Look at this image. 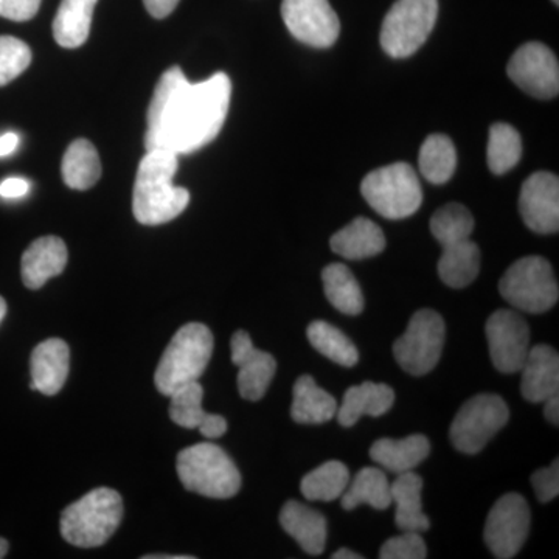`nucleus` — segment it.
I'll list each match as a JSON object with an SVG mask.
<instances>
[{
    "label": "nucleus",
    "mask_w": 559,
    "mask_h": 559,
    "mask_svg": "<svg viewBox=\"0 0 559 559\" xmlns=\"http://www.w3.org/2000/svg\"><path fill=\"white\" fill-rule=\"evenodd\" d=\"M231 83L218 72L202 83H190L175 66L160 76L148 116L146 151L190 154L218 138L229 114Z\"/></svg>",
    "instance_id": "obj_1"
},
{
    "label": "nucleus",
    "mask_w": 559,
    "mask_h": 559,
    "mask_svg": "<svg viewBox=\"0 0 559 559\" xmlns=\"http://www.w3.org/2000/svg\"><path fill=\"white\" fill-rule=\"evenodd\" d=\"M179 170L178 154L146 151L140 160L132 191V212L143 226H160L178 218L190 202V191L173 183Z\"/></svg>",
    "instance_id": "obj_2"
},
{
    "label": "nucleus",
    "mask_w": 559,
    "mask_h": 559,
    "mask_svg": "<svg viewBox=\"0 0 559 559\" xmlns=\"http://www.w3.org/2000/svg\"><path fill=\"white\" fill-rule=\"evenodd\" d=\"M123 516V500L116 489L97 488L62 511L61 535L72 546L94 549L108 543Z\"/></svg>",
    "instance_id": "obj_3"
},
{
    "label": "nucleus",
    "mask_w": 559,
    "mask_h": 559,
    "mask_svg": "<svg viewBox=\"0 0 559 559\" xmlns=\"http://www.w3.org/2000/svg\"><path fill=\"white\" fill-rule=\"evenodd\" d=\"M213 334L202 323H187L173 336L157 366L154 382L162 395L200 380L213 353Z\"/></svg>",
    "instance_id": "obj_4"
},
{
    "label": "nucleus",
    "mask_w": 559,
    "mask_h": 559,
    "mask_svg": "<svg viewBox=\"0 0 559 559\" xmlns=\"http://www.w3.org/2000/svg\"><path fill=\"white\" fill-rule=\"evenodd\" d=\"M176 469L183 487L212 499H230L240 491L241 474L227 452L215 443L180 451Z\"/></svg>",
    "instance_id": "obj_5"
},
{
    "label": "nucleus",
    "mask_w": 559,
    "mask_h": 559,
    "mask_svg": "<svg viewBox=\"0 0 559 559\" xmlns=\"http://www.w3.org/2000/svg\"><path fill=\"white\" fill-rule=\"evenodd\" d=\"M360 193L374 212L388 219L409 218L423 202L417 173L404 162L371 171L360 183Z\"/></svg>",
    "instance_id": "obj_6"
},
{
    "label": "nucleus",
    "mask_w": 559,
    "mask_h": 559,
    "mask_svg": "<svg viewBox=\"0 0 559 559\" xmlns=\"http://www.w3.org/2000/svg\"><path fill=\"white\" fill-rule=\"evenodd\" d=\"M499 290L511 307L528 314H543L551 310L559 299L551 264L538 255L524 257L511 264L500 278Z\"/></svg>",
    "instance_id": "obj_7"
},
{
    "label": "nucleus",
    "mask_w": 559,
    "mask_h": 559,
    "mask_svg": "<svg viewBox=\"0 0 559 559\" xmlns=\"http://www.w3.org/2000/svg\"><path fill=\"white\" fill-rule=\"evenodd\" d=\"M439 17V0H396L381 28V46L392 58L417 53Z\"/></svg>",
    "instance_id": "obj_8"
},
{
    "label": "nucleus",
    "mask_w": 559,
    "mask_h": 559,
    "mask_svg": "<svg viewBox=\"0 0 559 559\" xmlns=\"http://www.w3.org/2000/svg\"><path fill=\"white\" fill-rule=\"evenodd\" d=\"M506 401L495 393H480L466 401L451 425V441L463 454H479L488 441L509 423Z\"/></svg>",
    "instance_id": "obj_9"
},
{
    "label": "nucleus",
    "mask_w": 559,
    "mask_h": 559,
    "mask_svg": "<svg viewBox=\"0 0 559 559\" xmlns=\"http://www.w3.org/2000/svg\"><path fill=\"white\" fill-rule=\"evenodd\" d=\"M444 333L447 326L439 312H415L406 333L393 345V355L401 369L412 377H425L436 369L443 352Z\"/></svg>",
    "instance_id": "obj_10"
},
{
    "label": "nucleus",
    "mask_w": 559,
    "mask_h": 559,
    "mask_svg": "<svg viewBox=\"0 0 559 559\" xmlns=\"http://www.w3.org/2000/svg\"><path fill=\"white\" fill-rule=\"evenodd\" d=\"M530 533L527 500L518 492L502 496L489 510L484 538L489 551L499 559L520 554Z\"/></svg>",
    "instance_id": "obj_11"
},
{
    "label": "nucleus",
    "mask_w": 559,
    "mask_h": 559,
    "mask_svg": "<svg viewBox=\"0 0 559 559\" xmlns=\"http://www.w3.org/2000/svg\"><path fill=\"white\" fill-rule=\"evenodd\" d=\"M507 73L525 94L551 100L559 94L558 58L540 43H527L514 51Z\"/></svg>",
    "instance_id": "obj_12"
},
{
    "label": "nucleus",
    "mask_w": 559,
    "mask_h": 559,
    "mask_svg": "<svg viewBox=\"0 0 559 559\" xmlns=\"http://www.w3.org/2000/svg\"><path fill=\"white\" fill-rule=\"evenodd\" d=\"M282 16L290 35L316 49L340 38L341 22L329 0H283Z\"/></svg>",
    "instance_id": "obj_13"
},
{
    "label": "nucleus",
    "mask_w": 559,
    "mask_h": 559,
    "mask_svg": "<svg viewBox=\"0 0 559 559\" xmlns=\"http://www.w3.org/2000/svg\"><path fill=\"white\" fill-rule=\"evenodd\" d=\"M489 358L500 373L521 371L530 352L528 323L520 312L499 310L489 316L487 326Z\"/></svg>",
    "instance_id": "obj_14"
},
{
    "label": "nucleus",
    "mask_w": 559,
    "mask_h": 559,
    "mask_svg": "<svg viewBox=\"0 0 559 559\" xmlns=\"http://www.w3.org/2000/svg\"><path fill=\"white\" fill-rule=\"evenodd\" d=\"M520 212L525 226L540 235L559 229V180L551 173L530 176L521 189Z\"/></svg>",
    "instance_id": "obj_15"
},
{
    "label": "nucleus",
    "mask_w": 559,
    "mask_h": 559,
    "mask_svg": "<svg viewBox=\"0 0 559 559\" xmlns=\"http://www.w3.org/2000/svg\"><path fill=\"white\" fill-rule=\"evenodd\" d=\"M230 349L231 362L238 367L240 395L248 401H260L274 380L277 360L270 353L257 348L242 330L231 336Z\"/></svg>",
    "instance_id": "obj_16"
},
{
    "label": "nucleus",
    "mask_w": 559,
    "mask_h": 559,
    "mask_svg": "<svg viewBox=\"0 0 559 559\" xmlns=\"http://www.w3.org/2000/svg\"><path fill=\"white\" fill-rule=\"evenodd\" d=\"M521 371V393L528 403H544L559 392V356L549 345L530 348Z\"/></svg>",
    "instance_id": "obj_17"
},
{
    "label": "nucleus",
    "mask_w": 559,
    "mask_h": 559,
    "mask_svg": "<svg viewBox=\"0 0 559 559\" xmlns=\"http://www.w3.org/2000/svg\"><path fill=\"white\" fill-rule=\"evenodd\" d=\"M68 264V248L58 237H43L33 241L22 255V282L28 289H39L47 280L57 277Z\"/></svg>",
    "instance_id": "obj_18"
},
{
    "label": "nucleus",
    "mask_w": 559,
    "mask_h": 559,
    "mask_svg": "<svg viewBox=\"0 0 559 559\" xmlns=\"http://www.w3.org/2000/svg\"><path fill=\"white\" fill-rule=\"evenodd\" d=\"M69 362L70 349L64 341L40 342L32 353L31 389L49 396L60 393L69 377Z\"/></svg>",
    "instance_id": "obj_19"
},
{
    "label": "nucleus",
    "mask_w": 559,
    "mask_h": 559,
    "mask_svg": "<svg viewBox=\"0 0 559 559\" xmlns=\"http://www.w3.org/2000/svg\"><path fill=\"white\" fill-rule=\"evenodd\" d=\"M280 525L308 555L316 557L325 550L329 524L325 516L311 507L289 500L280 511Z\"/></svg>",
    "instance_id": "obj_20"
},
{
    "label": "nucleus",
    "mask_w": 559,
    "mask_h": 559,
    "mask_svg": "<svg viewBox=\"0 0 559 559\" xmlns=\"http://www.w3.org/2000/svg\"><path fill=\"white\" fill-rule=\"evenodd\" d=\"M395 403V392L388 384L362 382L353 385L345 392L341 406H337L336 418L344 428H352L364 415L381 417L392 409Z\"/></svg>",
    "instance_id": "obj_21"
},
{
    "label": "nucleus",
    "mask_w": 559,
    "mask_h": 559,
    "mask_svg": "<svg viewBox=\"0 0 559 559\" xmlns=\"http://www.w3.org/2000/svg\"><path fill=\"white\" fill-rule=\"evenodd\" d=\"M331 249L347 260H366L380 255L385 249L384 231L371 219L356 218L336 231L330 240Z\"/></svg>",
    "instance_id": "obj_22"
},
{
    "label": "nucleus",
    "mask_w": 559,
    "mask_h": 559,
    "mask_svg": "<svg viewBox=\"0 0 559 559\" xmlns=\"http://www.w3.org/2000/svg\"><path fill=\"white\" fill-rule=\"evenodd\" d=\"M423 479L414 471L399 474L390 484L392 503H395V522L401 532L423 533L429 528V518L423 511Z\"/></svg>",
    "instance_id": "obj_23"
},
{
    "label": "nucleus",
    "mask_w": 559,
    "mask_h": 559,
    "mask_svg": "<svg viewBox=\"0 0 559 559\" xmlns=\"http://www.w3.org/2000/svg\"><path fill=\"white\" fill-rule=\"evenodd\" d=\"M429 452L428 437L415 433L401 440L374 441L373 447L370 448V457L390 473L403 474L417 468L419 463L429 457Z\"/></svg>",
    "instance_id": "obj_24"
},
{
    "label": "nucleus",
    "mask_w": 559,
    "mask_h": 559,
    "mask_svg": "<svg viewBox=\"0 0 559 559\" xmlns=\"http://www.w3.org/2000/svg\"><path fill=\"white\" fill-rule=\"evenodd\" d=\"M337 401L319 388L310 374H304L294 384L290 417L300 425H323L336 417Z\"/></svg>",
    "instance_id": "obj_25"
},
{
    "label": "nucleus",
    "mask_w": 559,
    "mask_h": 559,
    "mask_svg": "<svg viewBox=\"0 0 559 559\" xmlns=\"http://www.w3.org/2000/svg\"><path fill=\"white\" fill-rule=\"evenodd\" d=\"M480 271V250L469 238L443 246L439 260L441 282L450 288L462 289L477 278Z\"/></svg>",
    "instance_id": "obj_26"
},
{
    "label": "nucleus",
    "mask_w": 559,
    "mask_h": 559,
    "mask_svg": "<svg viewBox=\"0 0 559 559\" xmlns=\"http://www.w3.org/2000/svg\"><path fill=\"white\" fill-rule=\"evenodd\" d=\"M98 0H61L53 21L55 40L64 49H79L90 38L92 14Z\"/></svg>",
    "instance_id": "obj_27"
},
{
    "label": "nucleus",
    "mask_w": 559,
    "mask_h": 559,
    "mask_svg": "<svg viewBox=\"0 0 559 559\" xmlns=\"http://www.w3.org/2000/svg\"><path fill=\"white\" fill-rule=\"evenodd\" d=\"M342 509L352 511L359 506H370L374 510H388L392 506L390 481L380 468H364L349 480L341 496Z\"/></svg>",
    "instance_id": "obj_28"
},
{
    "label": "nucleus",
    "mask_w": 559,
    "mask_h": 559,
    "mask_svg": "<svg viewBox=\"0 0 559 559\" xmlns=\"http://www.w3.org/2000/svg\"><path fill=\"white\" fill-rule=\"evenodd\" d=\"M61 170L62 179L70 189H91L102 176V162L97 148L86 139L70 143L62 157Z\"/></svg>",
    "instance_id": "obj_29"
},
{
    "label": "nucleus",
    "mask_w": 559,
    "mask_h": 559,
    "mask_svg": "<svg viewBox=\"0 0 559 559\" xmlns=\"http://www.w3.org/2000/svg\"><path fill=\"white\" fill-rule=\"evenodd\" d=\"M322 282L326 299L342 314L359 316L364 311L362 289L345 264H329L322 272Z\"/></svg>",
    "instance_id": "obj_30"
},
{
    "label": "nucleus",
    "mask_w": 559,
    "mask_h": 559,
    "mask_svg": "<svg viewBox=\"0 0 559 559\" xmlns=\"http://www.w3.org/2000/svg\"><path fill=\"white\" fill-rule=\"evenodd\" d=\"M352 476L347 466L337 460L323 463L301 479V495L311 502H333L347 489Z\"/></svg>",
    "instance_id": "obj_31"
},
{
    "label": "nucleus",
    "mask_w": 559,
    "mask_h": 559,
    "mask_svg": "<svg viewBox=\"0 0 559 559\" xmlns=\"http://www.w3.org/2000/svg\"><path fill=\"white\" fill-rule=\"evenodd\" d=\"M419 171L430 183L441 186L454 176L457 153L454 143L443 134H432L419 150Z\"/></svg>",
    "instance_id": "obj_32"
},
{
    "label": "nucleus",
    "mask_w": 559,
    "mask_h": 559,
    "mask_svg": "<svg viewBox=\"0 0 559 559\" xmlns=\"http://www.w3.org/2000/svg\"><path fill=\"white\" fill-rule=\"evenodd\" d=\"M308 340L320 355L342 367H355L359 360L358 348L341 330L325 320H316L307 330Z\"/></svg>",
    "instance_id": "obj_33"
},
{
    "label": "nucleus",
    "mask_w": 559,
    "mask_h": 559,
    "mask_svg": "<svg viewBox=\"0 0 559 559\" xmlns=\"http://www.w3.org/2000/svg\"><path fill=\"white\" fill-rule=\"evenodd\" d=\"M522 140L520 132L507 123H496L489 128L488 168L496 176L506 175L520 164Z\"/></svg>",
    "instance_id": "obj_34"
},
{
    "label": "nucleus",
    "mask_w": 559,
    "mask_h": 559,
    "mask_svg": "<svg viewBox=\"0 0 559 559\" xmlns=\"http://www.w3.org/2000/svg\"><path fill=\"white\" fill-rule=\"evenodd\" d=\"M474 230V218L465 205L451 202L433 213L430 231L441 248L451 242L466 240Z\"/></svg>",
    "instance_id": "obj_35"
},
{
    "label": "nucleus",
    "mask_w": 559,
    "mask_h": 559,
    "mask_svg": "<svg viewBox=\"0 0 559 559\" xmlns=\"http://www.w3.org/2000/svg\"><path fill=\"white\" fill-rule=\"evenodd\" d=\"M170 400V417L180 428L201 429V426L207 421L210 414L202 407L204 389L200 381L189 382L176 389Z\"/></svg>",
    "instance_id": "obj_36"
},
{
    "label": "nucleus",
    "mask_w": 559,
    "mask_h": 559,
    "mask_svg": "<svg viewBox=\"0 0 559 559\" xmlns=\"http://www.w3.org/2000/svg\"><path fill=\"white\" fill-rule=\"evenodd\" d=\"M31 62L32 50L24 40L0 36V87L16 80Z\"/></svg>",
    "instance_id": "obj_37"
},
{
    "label": "nucleus",
    "mask_w": 559,
    "mask_h": 559,
    "mask_svg": "<svg viewBox=\"0 0 559 559\" xmlns=\"http://www.w3.org/2000/svg\"><path fill=\"white\" fill-rule=\"evenodd\" d=\"M428 557L425 539L418 532H403L382 544L381 559H425Z\"/></svg>",
    "instance_id": "obj_38"
},
{
    "label": "nucleus",
    "mask_w": 559,
    "mask_h": 559,
    "mask_svg": "<svg viewBox=\"0 0 559 559\" xmlns=\"http://www.w3.org/2000/svg\"><path fill=\"white\" fill-rule=\"evenodd\" d=\"M532 485L539 502L547 503L557 498L559 495L558 459H555L549 468L536 471L532 476Z\"/></svg>",
    "instance_id": "obj_39"
},
{
    "label": "nucleus",
    "mask_w": 559,
    "mask_h": 559,
    "mask_svg": "<svg viewBox=\"0 0 559 559\" xmlns=\"http://www.w3.org/2000/svg\"><path fill=\"white\" fill-rule=\"evenodd\" d=\"M40 0H0V17L25 22L36 16Z\"/></svg>",
    "instance_id": "obj_40"
},
{
    "label": "nucleus",
    "mask_w": 559,
    "mask_h": 559,
    "mask_svg": "<svg viewBox=\"0 0 559 559\" xmlns=\"http://www.w3.org/2000/svg\"><path fill=\"white\" fill-rule=\"evenodd\" d=\"M31 191V182L22 178H9L0 183V197L5 200H20Z\"/></svg>",
    "instance_id": "obj_41"
},
{
    "label": "nucleus",
    "mask_w": 559,
    "mask_h": 559,
    "mask_svg": "<svg viewBox=\"0 0 559 559\" xmlns=\"http://www.w3.org/2000/svg\"><path fill=\"white\" fill-rule=\"evenodd\" d=\"M200 432L205 439H219V437H223L224 433L227 432L226 418L221 417V415L210 414L207 421L201 426Z\"/></svg>",
    "instance_id": "obj_42"
},
{
    "label": "nucleus",
    "mask_w": 559,
    "mask_h": 559,
    "mask_svg": "<svg viewBox=\"0 0 559 559\" xmlns=\"http://www.w3.org/2000/svg\"><path fill=\"white\" fill-rule=\"evenodd\" d=\"M143 3H145L151 16L156 17V20H164L175 11L179 0H143Z\"/></svg>",
    "instance_id": "obj_43"
},
{
    "label": "nucleus",
    "mask_w": 559,
    "mask_h": 559,
    "mask_svg": "<svg viewBox=\"0 0 559 559\" xmlns=\"http://www.w3.org/2000/svg\"><path fill=\"white\" fill-rule=\"evenodd\" d=\"M20 145V135L16 132H7L0 135V157L10 156Z\"/></svg>",
    "instance_id": "obj_44"
},
{
    "label": "nucleus",
    "mask_w": 559,
    "mask_h": 559,
    "mask_svg": "<svg viewBox=\"0 0 559 559\" xmlns=\"http://www.w3.org/2000/svg\"><path fill=\"white\" fill-rule=\"evenodd\" d=\"M544 415H546L547 421L551 423L554 426L559 425V396L557 395L550 396L544 401Z\"/></svg>",
    "instance_id": "obj_45"
},
{
    "label": "nucleus",
    "mask_w": 559,
    "mask_h": 559,
    "mask_svg": "<svg viewBox=\"0 0 559 559\" xmlns=\"http://www.w3.org/2000/svg\"><path fill=\"white\" fill-rule=\"evenodd\" d=\"M331 558H333V559H362V557H360V555L355 554V551L348 550V549L337 550L336 554H333V557H331Z\"/></svg>",
    "instance_id": "obj_46"
},
{
    "label": "nucleus",
    "mask_w": 559,
    "mask_h": 559,
    "mask_svg": "<svg viewBox=\"0 0 559 559\" xmlns=\"http://www.w3.org/2000/svg\"><path fill=\"white\" fill-rule=\"evenodd\" d=\"M145 559H193V557H179V555H146Z\"/></svg>",
    "instance_id": "obj_47"
},
{
    "label": "nucleus",
    "mask_w": 559,
    "mask_h": 559,
    "mask_svg": "<svg viewBox=\"0 0 559 559\" xmlns=\"http://www.w3.org/2000/svg\"><path fill=\"white\" fill-rule=\"evenodd\" d=\"M7 551H9V543L0 538V559L5 558Z\"/></svg>",
    "instance_id": "obj_48"
},
{
    "label": "nucleus",
    "mask_w": 559,
    "mask_h": 559,
    "mask_svg": "<svg viewBox=\"0 0 559 559\" xmlns=\"http://www.w3.org/2000/svg\"><path fill=\"white\" fill-rule=\"evenodd\" d=\"M7 314V304L5 300L0 297V323H2L3 318H5Z\"/></svg>",
    "instance_id": "obj_49"
},
{
    "label": "nucleus",
    "mask_w": 559,
    "mask_h": 559,
    "mask_svg": "<svg viewBox=\"0 0 559 559\" xmlns=\"http://www.w3.org/2000/svg\"><path fill=\"white\" fill-rule=\"evenodd\" d=\"M551 2H554V3H555V5H558L559 0H551Z\"/></svg>",
    "instance_id": "obj_50"
}]
</instances>
